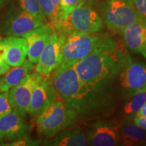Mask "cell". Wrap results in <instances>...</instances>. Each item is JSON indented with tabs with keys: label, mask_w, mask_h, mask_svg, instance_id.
Wrapping results in <instances>:
<instances>
[{
	"label": "cell",
	"mask_w": 146,
	"mask_h": 146,
	"mask_svg": "<svg viewBox=\"0 0 146 146\" xmlns=\"http://www.w3.org/2000/svg\"><path fill=\"white\" fill-rule=\"evenodd\" d=\"M76 113L64 101L56 100L46 110L36 116V129L46 139L57 135L75 121Z\"/></svg>",
	"instance_id": "cell-3"
},
{
	"label": "cell",
	"mask_w": 146,
	"mask_h": 146,
	"mask_svg": "<svg viewBox=\"0 0 146 146\" xmlns=\"http://www.w3.org/2000/svg\"><path fill=\"white\" fill-rule=\"evenodd\" d=\"M0 145H3V139L0 135Z\"/></svg>",
	"instance_id": "cell-34"
},
{
	"label": "cell",
	"mask_w": 146,
	"mask_h": 146,
	"mask_svg": "<svg viewBox=\"0 0 146 146\" xmlns=\"http://www.w3.org/2000/svg\"><path fill=\"white\" fill-rule=\"evenodd\" d=\"M45 145L54 146H85L89 145L88 137L85 135L80 129L72 131L64 130L57 135L45 139Z\"/></svg>",
	"instance_id": "cell-18"
},
{
	"label": "cell",
	"mask_w": 146,
	"mask_h": 146,
	"mask_svg": "<svg viewBox=\"0 0 146 146\" xmlns=\"http://www.w3.org/2000/svg\"><path fill=\"white\" fill-rule=\"evenodd\" d=\"M10 1H11V0H0V8Z\"/></svg>",
	"instance_id": "cell-32"
},
{
	"label": "cell",
	"mask_w": 146,
	"mask_h": 146,
	"mask_svg": "<svg viewBox=\"0 0 146 146\" xmlns=\"http://www.w3.org/2000/svg\"><path fill=\"white\" fill-rule=\"evenodd\" d=\"M51 79L58 96L72 108L97 89L82 81L73 66L56 68L52 72Z\"/></svg>",
	"instance_id": "cell-2"
},
{
	"label": "cell",
	"mask_w": 146,
	"mask_h": 146,
	"mask_svg": "<svg viewBox=\"0 0 146 146\" xmlns=\"http://www.w3.org/2000/svg\"><path fill=\"white\" fill-rule=\"evenodd\" d=\"M55 30L52 25L43 24L37 28L24 35L28 46L27 57L31 62L36 64L47 41Z\"/></svg>",
	"instance_id": "cell-13"
},
{
	"label": "cell",
	"mask_w": 146,
	"mask_h": 146,
	"mask_svg": "<svg viewBox=\"0 0 146 146\" xmlns=\"http://www.w3.org/2000/svg\"><path fill=\"white\" fill-rule=\"evenodd\" d=\"M129 58L122 56L112 41L104 39L73 66L82 81L98 89L120 72Z\"/></svg>",
	"instance_id": "cell-1"
},
{
	"label": "cell",
	"mask_w": 146,
	"mask_h": 146,
	"mask_svg": "<svg viewBox=\"0 0 146 146\" xmlns=\"http://www.w3.org/2000/svg\"><path fill=\"white\" fill-rule=\"evenodd\" d=\"M119 143L123 145H138L146 142V130L134 123H125L119 127Z\"/></svg>",
	"instance_id": "cell-20"
},
{
	"label": "cell",
	"mask_w": 146,
	"mask_h": 146,
	"mask_svg": "<svg viewBox=\"0 0 146 146\" xmlns=\"http://www.w3.org/2000/svg\"><path fill=\"white\" fill-rule=\"evenodd\" d=\"M58 94L49 76L43 78L33 92L28 114L32 118L38 116L57 100Z\"/></svg>",
	"instance_id": "cell-12"
},
{
	"label": "cell",
	"mask_w": 146,
	"mask_h": 146,
	"mask_svg": "<svg viewBox=\"0 0 146 146\" xmlns=\"http://www.w3.org/2000/svg\"><path fill=\"white\" fill-rule=\"evenodd\" d=\"M6 50V44L4 41V39H0V60H3V57Z\"/></svg>",
	"instance_id": "cell-29"
},
{
	"label": "cell",
	"mask_w": 146,
	"mask_h": 146,
	"mask_svg": "<svg viewBox=\"0 0 146 146\" xmlns=\"http://www.w3.org/2000/svg\"><path fill=\"white\" fill-rule=\"evenodd\" d=\"M131 97V99L124 106L123 111L127 116H134L146 101V91L137 93Z\"/></svg>",
	"instance_id": "cell-21"
},
{
	"label": "cell",
	"mask_w": 146,
	"mask_h": 146,
	"mask_svg": "<svg viewBox=\"0 0 146 146\" xmlns=\"http://www.w3.org/2000/svg\"><path fill=\"white\" fill-rule=\"evenodd\" d=\"M43 79L39 73L31 72L25 76L23 81L9 91L8 98L12 108H16L22 112L27 114L31 99L34 89Z\"/></svg>",
	"instance_id": "cell-10"
},
{
	"label": "cell",
	"mask_w": 146,
	"mask_h": 146,
	"mask_svg": "<svg viewBox=\"0 0 146 146\" xmlns=\"http://www.w3.org/2000/svg\"><path fill=\"white\" fill-rule=\"evenodd\" d=\"M39 145V142L32 141L27 137L19 138L18 139L11 141L9 143L3 144V145H12V146H23V145Z\"/></svg>",
	"instance_id": "cell-26"
},
{
	"label": "cell",
	"mask_w": 146,
	"mask_h": 146,
	"mask_svg": "<svg viewBox=\"0 0 146 146\" xmlns=\"http://www.w3.org/2000/svg\"><path fill=\"white\" fill-rule=\"evenodd\" d=\"M102 10L108 29L114 33H123L128 26L143 20L139 16L131 0H107Z\"/></svg>",
	"instance_id": "cell-5"
},
{
	"label": "cell",
	"mask_w": 146,
	"mask_h": 146,
	"mask_svg": "<svg viewBox=\"0 0 146 146\" xmlns=\"http://www.w3.org/2000/svg\"><path fill=\"white\" fill-rule=\"evenodd\" d=\"M123 33L128 48L141 54L146 47V20H140L132 23L124 30Z\"/></svg>",
	"instance_id": "cell-16"
},
{
	"label": "cell",
	"mask_w": 146,
	"mask_h": 146,
	"mask_svg": "<svg viewBox=\"0 0 146 146\" xmlns=\"http://www.w3.org/2000/svg\"><path fill=\"white\" fill-rule=\"evenodd\" d=\"M135 8L143 20H146V0H131Z\"/></svg>",
	"instance_id": "cell-25"
},
{
	"label": "cell",
	"mask_w": 146,
	"mask_h": 146,
	"mask_svg": "<svg viewBox=\"0 0 146 146\" xmlns=\"http://www.w3.org/2000/svg\"><path fill=\"white\" fill-rule=\"evenodd\" d=\"M19 4L21 10L40 20L45 21V17L38 0H19Z\"/></svg>",
	"instance_id": "cell-22"
},
{
	"label": "cell",
	"mask_w": 146,
	"mask_h": 146,
	"mask_svg": "<svg viewBox=\"0 0 146 146\" xmlns=\"http://www.w3.org/2000/svg\"><path fill=\"white\" fill-rule=\"evenodd\" d=\"M26 114L13 108L10 112L0 117V135L3 139L14 141L27 137L28 125L25 121Z\"/></svg>",
	"instance_id": "cell-11"
},
{
	"label": "cell",
	"mask_w": 146,
	"mask_h": 146,
	"mask_svg": "<svg viewBox=\"0 0 146 146\" xmlns=\"http://www.w3.org/2000/svg\"><path fill=\"white\" fill-rule=\"evenodd\" d=\"M64 36L55 31L40 55L35 71L43 76H48L58 66L62 60V49Z\"/></svg>",
	"instance_id": "cell-9"
},
{
	"label": "cell",
	"mask_w": 146,
	"mask_h": 146,
	"mask_svg": "<svg viewBox=\"0 0 146 146\" xmlns=\"http://www.w3.org/2000/svg\"><path fill=\"white\" fill-rule=\"evenodd\" d=\"M120 73V84L127 96L146 91L145 63L129 58Z\"/></svg>",
	"instance_id": "cell-8"
},
{
	"label": "cell",
	"mask_w": 146,
	"mask_h": 146,
	"mask_svg": "<svg viewBox=\"0 0 146 146\" xmlns=\"http://www.w3.org/2000/svg\"><path fill=\"white\" fill-rule=\"evenodd\" d=\"M10 66L8 64L5 62L3 60H0V76L4 74L5 72H7L10 70Z\"/></svg>",
	"instance_id": "cell-28"
},
{
	"label": "cell",
	"mask_w": 146,
	"mask_h": 146,
	"mask_svg": "<svg viewBox=\"0 0 146 146\" xmlns=\"http://www.w3.org/2000/svg\"><path fill=\"white\" fill-rule=\"evenodd\" d=\"M3 39L6 44L3 61L10 67L23 64L28 52L26 39L23 36H7Z\"/></svg>",
	"instance_id": "cell-15"
},
{
	"label": "cell",
	"mask_w": 146,
	"mask_h": 146,
	"mask_svg": "<svg viewBox=\"0 0 146 146\" xmlns=\"http://www.w3.org/2000/svg\"><path fill=\"white\" fill-rule=\"evenodd\" d=\"M103 27V21L91 5L81 3L66 18L62 29L69 31L95 33Z\"/></svg>",
	"instance_id": "cell-6"
},
{
	"label": "cell",
	"mask_w": 146,
	"mask_h": 146,
	"mask_svg": "<svg viewBox=\"0 0 146 146\" xmlns=\"http://www.w3.org/2000/svg\"><path fill=\"white\" fill-rule=\"evenodd\" d=\"M104 40L91 33L72 31L64 40L62 60L57 68L74 65L90 54Z\"/></svg>",
	"instance_id": "cell-4"
},
{
	"label": "cell",
	"mask_w": 146,
	"mask_h": 146,
	"mask_svg": "<svg viewBox=\"0 0 146 146\" xmlns=\"http://www.w3.org/2000/svg\"><path fill=\"white\" fill-rule=\"evenodd\" d=\"M133 123L146 130V116L133 117Z\"/></svg>",
	"instance_id": "cell-27"
},
{
	"label": "cell",
	"mask_w": 146,
	"mask_h": 146,
	"mask_svg": "<svg viewBox=\"0 0 146 146\" xmlns=\"http://www.w3.org/2000/svg\"><path fill=\"white\" fill-rule=\"evenodd\" d=\"M81 3V0H61V5L62 8L64 21L71 11Z\"/></svg>",
	"instance_id": "cell-24"
},
{
	"label": "cell",
	"mask_w": 146,
	"mask_h": 146,
	"mask_svg": "<svg viewBox=\"0 0 146 146\" xmlns=\"http://www.w3.org/2000/svg\"><path fill=\"white\" fill-rule=\"evenodd\" d=\"M2 39V37H1V36L0 35V39Z\"/></svg>",
	"instance_id": "cell-35"
},
{
	"label": "cell",
	"mask_w": 146,
	"mask_h": 146,
	"mask_svg": "<svg viewBox=\"0 0 146 146\" xmlns=\"http://www.w3.org/2000/svg\"><path fill=\"white\" fill-rule=\"evenodd\" d=\"M45 23L23 10H11L5 15L0 31L7 36H23L27 33Z\"/></svg>",
	"instance_id": "cell-7"
},
{
	"label": "cell",
	"mask_w": 146,
	"mask_h": 146,
	"mask_svg": "<svg viewBox=\"0 0 146 146\" xmlns=\"http://www.w3.org/2000/svg\"><path fill=\"white\" fill-rule=\"evenodd\" d=\"M45 17L48 19L56 31L62 30L64 16L61 0H38Z\"/></svg>",
	"instance_id": "cell-19"
},
{
	"label": "cell",
	"mask_w": 146,
	"mask_h": 146,
	"mask_svg": "<svg viewBox=\"0 0 146 146\" xmlns=\"http://www.w3.org/2000/svg\"><path fill=\"white\" fill-rule=\"evenodd\" d=\"M143 116H146V101L145 102V103L143 104V105L142 106L141 108L139 109V110L134 115V117Z\"/></svg>",
	"instance_id": "cell-30"
},
{
	"label": "cell",
	"mask_w": 146,
	"mask_h": 146,
	"mask_svg": "<svg viewBox=\"0 0 146 146\" xmlns=\"http://www.w3.org/2000/svg\"><path fill=\"white\" fill-rule=\"evenodd\" d=\"M88 138L91 145H116L119 143V127L110 123H98L91 129Z\"/></svg>",
	"instance_id": "cell-14"
},
{
	"label": "cell",
	"mask_w": 146,
	"mask_h": 146,
	"mask_svg": "<svg viewBox=\"0 0 146 146\" xmlns=\"http://www.w3.org/2000/svg\"><path fill=\"white\" fill-rule=\"evenodd\" d=\"M141 54L143 55V57H145L146 58V47L141 52Z\"/></svg>",
	"instance_id": "cell-33"
},
{
	"label": "cell",
	"mask_w": 146,
	"mask_h": 146,
	"mask_svg": "<svg viewBox=\"0 0 146 146\" xmlns=\"http://www.w3.org/2000/svg\"><path fill=\"white\" fill-rule=\"evenodd\" d=\"M8 94L9 91L1 92L0 94V117L10 112L13 108L9 102Z\"/></svg>",
	"instance_id": "cell-23"
},
{
	"label": "cell",
	"mask_w": 146,
	"mask_h": 146,
	"mask_svg": "<svg viewBox=\"0 0 146 146\" xmlns=\"http://www.w3.org/2000/svg\"><path fill=\"white\" fill-rule=\"evenodd\" d=\"M35 67V64L27 59L21 66L10 67V70L0 78V93L10 91L23 81L25 76L33 72Z\"/></svg>",
	"instance_id": "cell-17"
},
{
	"label": "cell",
	"mask_w": 146,
	"mask_h": 146,
	"mask_svg": "<svg viewBox=\"0 0 146 146\" xmlns=\"http://www.w3.org/2000/svg\"><path fill=\"white\" fill-rule=\"evenodd\" d=\"M100 1V0H81V3H84V4L91 5Z\"/></svg>",
	"instance_id": "cell-31"
}]
</instances>
